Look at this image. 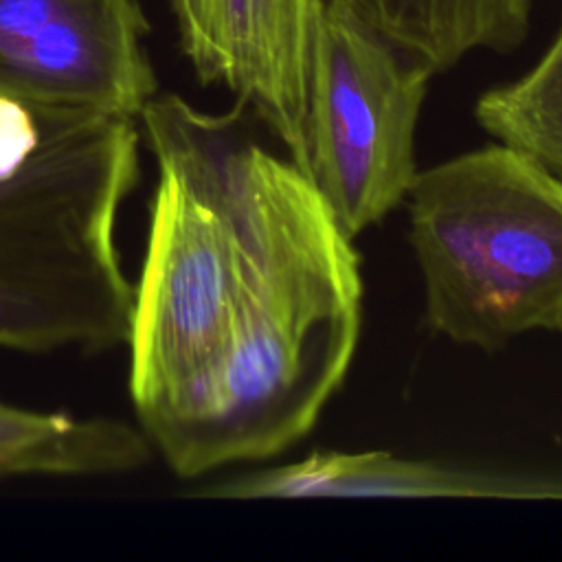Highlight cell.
<instances>
[{
    "instance_id": "obj_1",
    "label": "cell",
    "mask_w": 562,
    "mask_h": 562,
    "mask_svg": "<svg viewBox=\"0 0 562 562\" xmlns=\"http://www.w3.org/2000/svg\"><path fill=\"white\" fill-rule=\"evenodd\" d=\"M252 270L231 349L154 443L178 476L268 459L312 430L362 323L360 257L314 182L255 143Z\"/></svg>"
},
{
    "instance_id": "obj_2",
    "label": "cell",
    "mask_w": 562,
    "mask_h": 562,
    "mask_svg": "<svg viewBox=\"0 0 562 562\" xmlns=\"http://www.w3.org/2000/svg\"><path fill=\"white\" fill-rule=\"evenodd\" d=\"M136 123L158 180L134 283L130 395L154 446L200 397L241 321L255 222L246 105L209 114L156 94Z\"/></svg>"
},
{
    "instance_id": "obj_3",
    "label": "cell",
    "mask_w": 562,
    "mask_h": 562,
    "mask_svg": "<svg viewBox=\"0 0 562 562\" xmlns=\"http://www.w3.org/2000/svg\"><path fill=\"white\" fill-rule=\"evenodd\" d=\"M136 119L0 97V347L127 345L116 220L140 176Z\"/></svg>"
},
{
    "instance_id": "obj_4",
    "label": "cell",
    "mask_w": 562,
    "mask_h": 562,
    "mask_svg": "<svg viewBox=\"0 0 562 562\" xmlns=\"http://www.w3.org/2000/svg\"><path fill=\"white\" fill-rule=\"evenodd\" d=\"M406 198L432 331L483 351L562 334L560 171L496 140L417 171Z\"/></svg>"
},
{
    "instance_id": "obj_5",
    "label": "cell",
    "mask_w": 562,
    "mask_h": 562,
    "mask_svg": "<svg viewBox=\"0 0 562 562\" xmlns=\"http://www.w3.org/2000/svg\"><path fill=\"white\" fill-rule=\"evenodd\" d=\"M432 70L347 7L318 0L307 77V178L353 239L417 178L415 132Z\"/></svg>"
},
{
    "instance_id": "obj_6",
    "label": "cell",
    "mask_w": 562,
    "mask_h": 562,
    "mask_svg": "<svg viewBox=\"0 0 562 562\" xmlns=\"http://www.w3.org/2000/svg\"><path fill=\"white\" fill-rule=\"evenodd\" d=\"M138 0H0V97L138 119L158 94Z\"/></svg>"
},
{
    "instance_id": "obj_7",
    "label": "cell",
    "mask_w": 562,
    "mask_h": 562,
    "mask_svg": "<svg viewBox=\"0 0 562 562\" xmlns=\"http://www.w3.org/2000/svg\"><path fill=\"white\" fill-rule=\"evenodd\" d=\"M318 0H171L180 48L204 86H224L307 176V77Z\"/></svg>"
},
{
    "instance_id": "obj_8",
    "label": "cell",
    "mask_w": 562,
    "mask_h": 562,
    "mask_svg": "<svg viewBox=\"0 0 562 562\" xmlns=\"http://www.w3.org/2000/svg\"><path fill=\"white\" fill-rule=\"evenodd\" d=\"M217 498H562V479L463 470L389 452H312L226 479Z\"/></svg>"
},
{
    "instance_id": "obj_9",
    "label": "cell",
    "mask_w": 562,
    "mask_h": 562,
    "mask_svg": "<svg viewBox=\"0 0 562 562\" xmlns=\"http://www.w3.org/2000/svg\"><path fill=\"white\" fill-rule=\"evenodd\" d=\"M347 7L406 57L446 72L472 53H509L536 0H327Z\"/></svg>"
},
{
    "instance_id": "obj_10",
    "label": "cell",
    "mask_w": 562,
    "mask_h": 562,
    "mask_svg": "<svg viewBox=\"0 0 562 562\" xmlns=\"http://www.w3.org/2000/svg\"><path fill=\"white\" fill-rule=\"evenodd\" d=\"M151 443L136 426L81 419L0 402V476H94L147 463Z\"/></svg>"
},
{
    "instance_id": "obj_11",
    "label": "cell",
    "mask_w": 562,
    "mask_h": 562,
    "mask_svg": "<svg viewBox=\"0 0 562 562\" xmlns=\"http://www.w3.org/2000/svg\"><path fill=\"white\" fill-rule=\"evenodd\" d=\"M476 123L562 173V24L542 57L516 81L483 92Z\"/></svg>"
}]
</instances>
